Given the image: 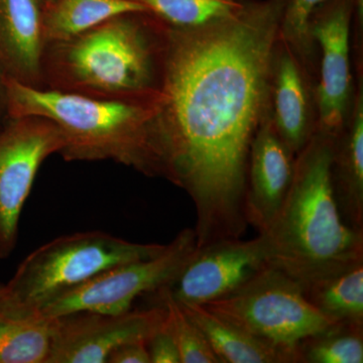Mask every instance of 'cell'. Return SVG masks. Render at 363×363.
<instances>
[{"mask_svg": "<svg viewBox=\"0 0 363 363\" xmlns=\"http://www.w3.org/2000/svg\"><path fill=\"white\" fill-rule=\"evenodd\" d=\"M179 304L201 329L221 363H297L290 353L253 337L203 305Z\"/></svg>", "mask_w": 363, "mask_h": 363, "instance_id": "cell-16", "label": "cell"}, {"mask_svg": "<svg viewBox=\"0 0 363 363\" xmlns=\"http://www.w3.org/2000/svg\"><path fill=\"white\" fill-rule=\"evenodd\" d=\"M42 6L45 43L70 39L119 14L147 11L133 0H54Z\"/></svg>", "mask_w": 363, "mask_h": 363, "instance_id": "cell-17", "label": "cell"}, {"mask_svg": "<svg viewBox=\"0 0 363 363\" xmlns=\"http://www.w3.org/2000/svg\"><path fill=\"white\" fill-rule=\"evenodd\" d=\"M0 286H1V283H0ZM1 320H2V317H1V314H0V322H1Z\"/></svg>", "mask_w": 363, "mask_h": 363, "instance_id": "cell-28", "label": "cell"}, {"mask_svg": "<svg viewBox=\"0 0 363 363\" xmlns=\"http://www.w3.org/2000/svg\"><path fill=\"white\" fill-rule=\"evenodd\" d=\"M164 25L175 30H196L235 18L247 0H133Z\"/></svg>", "mask_w": 363, "mask_h": 363, "instance_id": "cell-19", "label": "cell"}, {"mask_svg": "<svg viewBox=\"0 0 363 363\" xmlns=\"http://www.w3.org/2000/svg\"><path fill=\"white\" fill-rule=\"evenodd\" d=\"M9 117L40 116L61 131L66 161H111L162 177L161 94L113 99L35 88L7 79Z\"/></svg>", "mask_w": 363, "mask_h": 363, "instance_id": "cell-4", "label": "cell"}, {"mask_svg": "<svg viewBox=\"0 0 363 363\" xmlns=\"http://www.w3.org/2000/svg\"><path fill=\"white\" fill-rule=\"evenodd\" d=\"M354 0H326L315 9L309 33L321 50L316 131L336 140L351 114L350 30Z\"/></svg>", "mask_w": 363, "mask_h": 363, "instance_id": "cell-9", "label": "cell"}, {"mask_svg": "<svg viewBox=\"0 0 363 363\" xmlns=\"http://www.w3.org/2000/svg\"><path fill=\"white\" fill-rule=\"evenodd\" d=\"M42 1L43 4H51L52 1H54V0H40Z\"/></svg>", "mask_w": 363, "mask_h": 363, "instance_id": "cell-27", "label": "cell"}, {"mask_svg": "<svg viewBox=\"0 0 363 363\" xmlns=\"http://www.w3.org/2000/svg\"><path fill=\"white\" fill-rule=\"evenodd\" d=\"M147 345L150 363H181L178 346L169 327L168 314L162 326L147 341Z\"/></svg>", "mask_w": 363, "mask_h": 363, "instance_id": "cell-24", "label": "cell"}, {"mask_svg": "<svg viewBox=\"0 0 363 363\" xmlns=\"http://www.w3.org/2000/svg\"><path fill=\"white\" fill-rule=\"evenodd\" d=\"M284 0H247L238 16L168 28L160 100L162 178L195 205L196 247L240 238L250 145L269 111Z\"/></svg>", "mask_w": 363, "mask_h": 363, "instance_id": "cell-1", "label": "cell"}, {"mask_svg": "<svg viewBox=\"0 0 363 363\" xmlns=\"http://www.w3.org/2000/svg\"><path fill=\"white\" fill-rule=\"evenodd\" d=\"M166 318V307L161 303L121 314L81 311L52 318L48 363H107L119 346L149 340Z\"/></svg>", "mask_w": 363, "mask_h": 363, "instance_id": "cell-10", "label": "cell"}, {"mask_svg": "<svg viewBox=\"0 0 363 363\" xmlns=\"http://www.w3.org/2000/svg\"><path fill=\"white\" fill-rule=\"evenodd\" d=\"M45 44L40 0H0V66L9 78L42 88Z\"/></svg>", "mask_w": 363, "mask_h": 363, "instance_id": "cell-14", "label": "cell"}, {"mask_svg": "<svg viewBox=\"0 0 363 363\" xmlns=\"http://www.w3.org/2000/svg\"><path fill=\"white\" fill-rule=\"evenodd\" d=\"M300 362L362 363L363 327L335 324L298 346Z\"/></svg>", "mask_w": 363, "mask_h": 363, "instance_id": "cell-21", "label": "cell"}, {"mask_svg": "<svg viewBox=\"0 0 363 363\" xmlns=\"http://www.w3.org/2000/svg\"><path fill=\"white\" fill-rule=\"evenodd\" d=\"M267 266L264 236L222 238L196 247L178 276L162 292L179 303L204 305L225 297Z\"/></svg>", "mask_w": 363, "mask_h": 363, "instance_id": "cell-11", "label": "cell"}, {"mask_svg": "<svg viewBox=\"0 0 363 363\" xmlns=\"http://www.w3.org/2000/svg\"><path fill=\"white\" fill-rule=\"evenodd\" d=\"M156 295L159 303L166 307L169 327L180 353L181 363H221L206 336L186 314L181 305L162 291H157Z\"/></svg>", "mask_w": 363, "mask_h": 363, "instance_id": "cell-22", "label": "cell"}, {"mask_svg": "<svg viewBox=\"0 0 363 363\" xmlns=\"http://www.w3.org/2000/svg\"><path fill=\"white\" fill-rule=\"evenodd\" d=\"M107 363H150L147 341H135L119 346L109 355Z\"/></svg>", "mask_w": 363, "mask_h": 363, "instance_id": "cell-25", "label": "cell"}, {"mask_svg": "<svg viewBox=\"0 0 363 363\" xmlns=\"http://www.w3.org/2000/svg\"><path fill=\"white\" fill-rule=\"evenodd\" d=\"M63 147L61 131L44 117H9L0 126V259L16 247L21 211L40 164Z\"/></svg>", "mask_w": 363, "mask_h": 363, "instance_id": "cell-8", "label": "cell"}, {"mask_svg": "<svg viewBox=\"0 0 363 363\" xmlns=\"http://www.w3.org/2000/svg\"><path fill=\"white\" fill-rule=\"evenodd\" d=\"M7 79L6 71L0 66V126L2 125L9 116V101H7Z\"/></svg>", "mask_w": 363, "mask_h": 363, "instance_id": "cell-26", "label": "cell"}, {"mask_svg": "<svg viewBox=\"0 0 363 363\" xmlns=\"http://www.w3.org/2000/svg\"><path fill=\"white\" fill-rule=\"evenodd\" d=\"M350 119L334 143L332 186L344 222L363 231V96L362 84Z\"/></svg>", "mask_w": 363, "mask_h": 363, "instance_id": "cell-15", "label": "cell"}, {"mask_svg": "<svg viewBox=\"0 0 363 363\" xmlns=\"http://www.w3.org/2000/svg\"><path fill=\"white\" fill-rule=\"evenodd\" d=\"M203 306L253 337L290 353L297 363L303 341L337 324L306 298L297 281L269 264L233 293Z\"/></svg>", "mask_w": 363, "mask_h": 363, "instance_id": "cell-6", "label": "cell"}, {"mask_svg": "<svg viewBox=\"0 0 363 363\" xmlns=\"http://www.w3.org/2000/svg\"><path fill=\"white\" fill-rule=\"evenodd\" d=\"M335 140L315 131L296 156L292 184L276 219L259 233L267 264L301 286L363 262V231L344 222L334 197Z\"/></svg>", "mask_w": 363, "mask_h": 363, "instance_id": "cell-2", "label": "cell"}, {"mask_svg": "<svg viewBox=\"0 0 363 363\" xmlns=\"http://www.w3.org/2000/svg\"><path fill=\"white\" fill-rule=\"evenodd\" d=\"M52 318L30 315L0 322V363H48Z\"/></svg>", "mask_w": 363, "mask_h": 363, "instance_id": "cell-20", "label": "cell"}, {"mask_svg": "<svg viewBox=\"0 0 363 363\" xmlns=\"http://www.w3.org/2000/svg\"><path fill=\"white\" fill-rule=\"evenodd\" d=\"M301 288L306 298L334 323L363 327V262Z\"/></svg>", "mask_w": 363, "mask_h": 363, "instance_id": "cell-18", "label": "cell"}, {"mask_svg": "<svg viewBox=\"0 0 363 363\" xmlns=\"http://www.w3.org/2000/svg\"><path fill=\"white\" fill-rule=\"evenodd\" d=\"M167 245L136 243L104 231L55 238L30 252L9 283L0 286L2 319L30 316L111 267L147 259Z\"/></svg>", "mask_w": 363, "mask_h": 363, "instance_id": "cell-5", "label": "cell"}, {"mask_svg": "<svg viewBox=\"0 0 363 363\" xmlns=\"http://www.w3.org/2000/svg\"><path fill=\"white\" fill-rule=\"evenodd\" d=\"M269 98L272 123L297 156L316 131L317 116L302 61L281 37L272 54Z\"/></svg>", "mask_w": 363, "mask_h": 363, "instance_id": "cell-13", "label": "cell"}, {"mask_svg": "<svg viewBox=\"0 0 363 363\" xmlns=\"http://www.w3.org/2000/svg\"><path fill=\"white\" fill-rule=\"evenodd\" d=\"M167 40L168 26L147 11H136L45 43L42 88L113 99L157 97Z\"/></svg>", "mask_w": 363, "mask_h": 363, "instance_id": "cell-3", "label": "cell"}, {"mask_svg": "<svg viewBox=\"0 0 363 363\" xmlns=\"http://www.w3.org/2000/svg\"><path fill=\"white\" fill-rule=\"evenodd\" d=\"M296 155L284 143L269 116L262 118L248 160L245 217L259 233H266L288 194L295 172Z\"/></svg>", "mask_w": 363, "mask_h": 363, "instance_id": "cell-12", "label": "cell"}, {"mask_svg": "<svg viewBox=\"0 0 363 363\" xmlns=\"http://www.w3.org/2000/svg\"><path fill=\"white\" fill-rule=\"evenodd\" d=\"M195 248L194 229H184L156 257L111 267L52 301L33 315L56 318L81 311L101 314L130 311L140 296L168 286Z\"/></svg>", "mask_w": 363, "mask_h": 363, "instance_id": "cell-7", "label": "cell"}, {"mask_svg": "<svg viewBox=\"0 0 363 363\" xmlns=\"http://www.w3.org/2000/svg\"><path fill=\"white\" fill-rule=\"evenodd\" d=\"M326 0H284L279 37L292 48L303 63L309 58L314 42L310 37L309 21L317 7Z\"/></svg>", "mask_w": 363, "mask_h": 363, "instance_id": "cell-23", "label": "cell"}]
</instances>
